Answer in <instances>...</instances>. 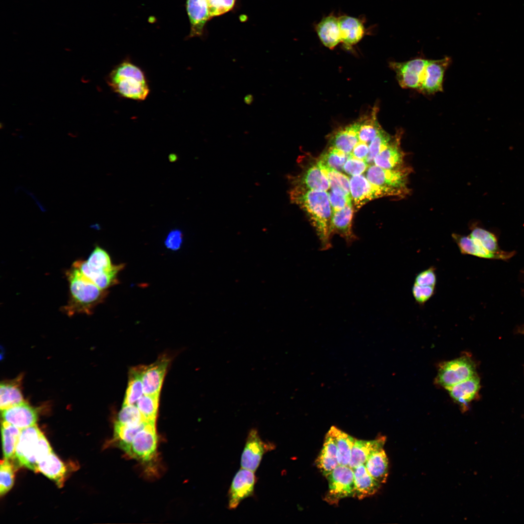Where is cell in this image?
Returning <instances> with one entry per match:
<instances>
[{"mask_svg":"<svg viewBox=\"0 0 524 524\" xmlns=\"http://www.w3.org/2000/svg\"><path fill=\"white\" fill-rule=\"evenodd\" d=\"M328 432L335 441L339 465L348 466L356 439L335 426H332Z\"/></svg>","mask_w":524,"mask_h":524,"instance_id":"cell-31","label":"cell"},{"mask_svg":"<svg viewBox=\"0 0 524 524\" xmlns=\"http://www.w3.org/2000/svg\"><path fill=\"white\" fill-rule=\"evenodd\" d=\"M169 362L168 357L163 356L151 364L143 366L141 377L144 394H160Z\"/></svg>","mask_w":524,"mask_h":524,"instance_id":"cell-15","label":"cell"},{"mask_svg":"<svg viewBox=\"0 0 524 524\" xmlns=\"http://www.w3.org/2000/svg\"><path fill=\"white\" fill-rule=\"evenodd\" d=\"M450 62L451 59L448 57L428 60L419 91L427 95L442 92L444 74Z\"/></svg>","mask_w":524,"mask_h":524,"instance_id":"cell-14","label":"cell"},{"mask_svg":"<svg viewBox=\"0 0 524 524\" xmlns=\"http://www.w3.org/2000/svg\"><path fill=\"white\" fill-rule=\"evenodd\" d=\"M256 482L254 472L241 468L234 475L229 490V508H236L243 500L252 496Z\"/></svg>","mask_w":524,"mask_h":524,"instance_id":"cell-13","label":"cell"},{"mask_svg":"<svg viewBox=\"0 0 524 524\" xmlns=\"http://www.w3.org/2000/svg\"><path fill=\"white\" fill-rule=\"evenodd\" d=\"M317 35L324 45L332 49L341 42L338 18L329 15L323 18L316 26Z\"/></svg>","mask_w":524,"mask_h":524,"instance_id":"cell-25","label":"cell"},{"mask_svg":"<svg viewBox=\"0 0 524 524\" xmlns=\"http://www.w3.org/2000/svg\"><path fill=\"white\" fill-rule=\"evenodd\" d=\"M295 185L314 191L327 192L330 188L329 182L317 164L310 166L303 175L294 181Z\"/></svg>","mask_w":524,"mask_h":524,"instance_id":"cell-30","label":"cell"},{"mask_svg":"<svg viewBox=\"0 0 524 524\" xmlns=\"http://www.w3.org/2000/svg\"><path fill=\"white\" fill-rule=\"evenodd\" d=\"M244 449L241 458V468L255 472L264 454L274 450L275 444L263 441L256 428H252L248 433Z\"/></svg>","mask_w":524,"mask_h":524,"instance_id":"cell-10","label":"cell"},{"mask_svg":"<svg viewBox=\"0 0 524 524\" xmlns=\"http://www.w3.org/2000/svg\"><path fill=\"white\" fill-rule=\"evenodd\" d=\"M349 181L350 194L356 210L373 199L392 196L388 190L372 184L363 175L352 176Z\"/></svg>","mask_w":524,"mask_h":524,"instance_id":"cell-12","label":"cell"},{"mask_svg":"<svg viewBox=\"0 0 524 524\" xmlns=\"http://www.w3.org/2000/svg\"><path fill=\"white\" fill-rule=\"evenodd\" d=\"M35 472L42 473L49 479L54 480L58 486L61 488L65 482L66 468L64 463L52 451L37 464Z\"/></svg>","mask_w":524,"mask_h":524,"instance_id":"cell-27","label":"cell"},{"mask_svg":"<svg viewBox=\"0 0 524 524\" xmlns=\"http://www.w3.org/2000/svg\"><path fill=\"white\" fill-rule=\"evenodd\" d=\"M377 108L374 109L369 116L359 121L360 141L369 145L382 129L377 120Z\"/></svg>","mask_w":524,"mask_h":524,"instance_id":"cell-36","label":"cell"},{"mask_svg":"<svg viewBox=\"0 0 524 524\" xmlns=\"http://www.w3.org/2000/svg\"><path fill=\"white\" fill-rule=\"evenodd\" d=\"M402 131L400 130L393 137L388 146L374 159L375 165L380 167L392 169L404 166V152L400 147Z\"/></svg>","mask_w":524,"mask_h":524,"instance_id":"cell-17","label":"cell"},{"mask_svg":"<svg viewBox=\"0 0 524 524\" xmlns=\"http://www.w3.org/2000/svg\"><path fill=\"white\" fill-rule=\"evenodd\" d=\"M325 476L328 488L324 500L328 503L337 505L344 498L354 497V472L349 466L339 465Z\"/></svg>","mask_w":524,"mask_h":524,"instance_id":"cell-7","label":"cell"},{"mask_svg":"<svg viewBox=\"0 0 524 524\" xmlns=\"http://www.w3.org/2000/svg\"><path fill=\"white\" fill-rule=\"evenodd\" d=\"M52 451L46 438L35 424L21 429L15 458L20 465L35 472L37 464Z\"/></svg>","mask_w":524,"mask_h":524,"instance_id":"cell-5","label":"cell"},{"mask_svg":"<svg viewBox=\"0 0 524 524\" xmlns=\"http://www.w3.org/2000/svg\"><path fill=\"white\" fill-rule=\"evenodd\" d=\"M470 236L477 240L484 248L491 252L502 253L504 251L499 248L495 235L484 229L475 228Z\"/></svg>","mask_w":524,"mask_h":524,"instance_id":"cell-41","label":"cell"},{"mask_svg":"<svg viewBox=\"0 0 524 524\" xmlns=\"http://www.w3.org/2000/svg\"><path fill=\"white\" fill-rule=\"evenodd\" d=\"M183 241V236L181 231L179 229H173L167 235L164 241V244L167 248L172 250H177L181 246Z\"/></svg>","mask_w":524,"mask_h":524,"instance_id":"cell-49","label":"cell"},{"mask_svg":"<svg viewBox=\"0 0 524 524\" xmlns=\"http://www.w3.org/2000/svg\"><path fill=\"white\" fill-rule=\"evenodd\" d=\"M73 264L102 290H107L119 283L117 275L124 267V264H112L108 253L98 246L87 260H78Z\"/></svg>","mask_w":524,"mask_h":524,"instance_id":"cell-4","label":"cell"},{"mask_svg":"<svg viewBox=\"0 0 524 524\" xmlns=\"http://www.w3.org/2000/svg\"><path fill=\"white\" fill-rule=\"evenodd\" d=\"M148 421L136 425H127L115 422L114 426V440L117 442L119 448L125 452L137 433L142 429Z\"/></svg>","mask_w":524,"mask_h":524,"instance_id":"cell-35","label":"cell"},{"mask_svg":"<svg viewBox=\"0 0 524 524\" xmlns=\"http://www.w3.org/2000/svg\"><path fill=\"white\" fill-rule=\"evenodd\" d=\"M475 375L471 359L464 356L442 363L439 367L436 383L447 389Z\"/></svg>","mask_w":524,"mask_h":524,"instance_id":"cell-8","label":"cell"},{"mask_svg":"<svg viewBox=\"0 0 524 524\" xmlns=\"http://www.w3.org/2000/svg\"><path fill=\"white\" fill-rule=\"evenodd\" d=\"M452 237L463 254H469L485 259L502 260H508L515 254V252L512 251L491 252L484 248L477 240L471 238L470 236H465L454 233Z\"/></svg>","mask_w":524,"mask_h":524,"instance_id":"cell-16","label":"cell"},{"mask_svg":"<svg viewBox=\"0 0 524 524\" xmlns=\"http://www.w3.org/2000/svg\"><path fill=\"white\" fill-rule=\"evenodd\" d=\"M1 411L3 420L22 429L36 424L37 412L28 404H20Z\"/></svg>","mask_w":524,"mask_h":524,"instance_id":"cell-18","label":"cell"},{"mask_svg":"<svg viewBox=\"0 0 524 524\" xmlns=\"http://www.w3.org/2000/svg\"><path fill=\"white\" fill-rule=\"evenodd\" d=\"M155 423H147L137 433L125 454L131 458L143 461H149L153 458L158 442Z\"/></svg>","mask_w":524,"mask_h":524,"instance_id":"cell-9","label":"cell"},{"mask_svg":"<svg viewBox=\"0 0 524 524\" xmlns=\"http://www.w3.org/2000/svg\"><path fill=\"white\" fill-rule=\"evenodd\" d=\"M370 475L378 483H385L388 475V460L383 447L374 452L364 464Z\"/></svg>","mask_w":524,"mask_h":524,"instance_id":"cell-29","label":"cell"},{"mask_svg":"<svg viewBox=\"0 0 524 524\" xmlns=\"http://www.w3.org/2000/svg\"><path fill=\"white\" fill-rule=\"evenodd\" d=\"M159 395L144 394L136 402L137 407L147 421L156 422Z\"/></svg>","mask_w":524,"mask_h":524,"instance_id":"cell-38","label":"cell"},{"mask_svg":"<svg viewBox=\"0 0 524 524\" xmlns=\"http://www.w3.org/2000/svg\"><path fill=\"white\" fill-rule=\"evenodd\" d=\"M385 441L384 437L369 441L356 439L348 466L353 469L364 464L374 452L384 446Z\"/></svg>","mask_w":524,"mask_h":524,"instance_id":"cell-28","label":"cell"},{"mask_svg":"<svg viewBox=\"0 0 524 524\" xmlns=\"http://www.w3.org/2000/svg\"><path fill=\"white\" fill-rule=\"evenodd\" d=\"M235 0H207L211 17L218 16L230 11Z\"/></svg>","mask_w":524,"mask_h":524,"instance_id":"cell-45","label":"cell"},{"mask_svg":"<svg viewBox=\"0 0 524 524\" xmlns=\"http://www.w3.org/2000/svg\"><path fill=\"white\" fill-rule=\"evenodd\" d=\"M352 202L338 211L332 212L330 225V234L337 233L343 237L348 245L356 239L352 231L353 215Z\"/></svg>","mask_w":524,"mask_h":524,"instance_id":"cell-19","label":"cell"},{"mask_svg":"<svg viewBox=\"0 0 524 524\" xmlns=\"http://www.w3.org/2000/svg\"><path fill=\"white\" fill-rule=\"evenodd\" d=\"M436 280L435 269L430 267L417 275L414 283L421 286L435 287Z\"/></svg>","mask_w":524,"mask_h":524,"instance_id":"cell-47","label":"cell"},{"mask_svg":"<svg viewBox=\"0 0 524 524\" xmlns=\"http://www.w3.org/2000/svg\"><path fill=\"white\" fill-rule=\"evenodd\" d=\"M107 82L111 89L120 97L133 100H144L150 91L144 71L128 59L114 67Z\"/></svg>","mask_w":524,"mask_h":524,"instance_id":"cell-3","label":"cell"},{"mask_svg":"<svg viewBox=\"0 0 524 524\" xmlns=\"http://www.w3.org/2000/svg\"><path fill=\"white\" fill-rule=\"evenodd\" d=\"M393 137L382 129L380 131L369 144V152L365 161L369 165L374 163L375 158L388 146Z\"/></svg>","mask_w":524,"mask_h":524,"instance_id":"cell-40","label":"cell"},{"mask_svg":"<svg viewBox=\"0 0 524 524\" xmlns=\"http://www.w3.org/2000/svg\"><path fill=\"white\" fill-rule=\"evenodd\" d=\"M146 421L137 406L123 405L116 422L122 425H136Z\"/></svg>","mask_w":524,"mask_h":524,"instance_id":"cell-42","label":"cell"},{"mask_svg":"<svg viewBox=\"0 0 524 524\" xmlns=\"http://www.w3.org/2000/svg\"><path fill=\"white\" fill-rule=\"evenodd\" d=\"M143 366L132 368L129 372V382L123 405H134L144 393L142 381Z\"/></svg>","mask_w":524,"mask_h":524,"instance_id":"cell-33","label":"cell"},{"mask_svg":"<svg viewBox=\"0 0 524 524\" xmlns=\"http://www.w3.org/2000/svg\"><path fill=\"white\" fill-rule=\"evenodd\" d=\"M410 170L407 167L388 169L370 164L365 177L372 184L385 188L392 196H403L408 194V177Z\"/></svg>","mask_w":524,"mask_h":524,"instance_id":"cell-6","label":"cell"},{"mask_svg":"<svg viewBox=\"0 0 524 524\" xmlns=\"http://www.w3.org/2000/svg\"><path fill=\"white\" fill-rule=\"evenodd\" d=\"M369 152V145L359 141L354 147L351 154L357 159L365 161Z\"/></svg>","mask_w":524,"mask_h":524,"instance_id":"cell-50","label":"cell"},{"mask_svg":"<svg viewBox=\"0 0 524 524\" xmlns=\"http://www.w3.org/2000/svg\"><path fill=\"white\" fill-rule=\"evenodd\" d=\"M168 159H169V160L170 161V162H175V161H176L177 160V156L175 154H171L169 155V156L168 157Z\"/></svg>","mask_w":524,"mask_h":524,"instance_id":"cell-52","label":"cell"},{"mask_svg":"<svg viewBox=\"0 0 524 524\" xmlns=\"http://www.w3.org/2000/svg\"><path fill=\"white\" fill-rule=\"evenodd\" d=\"M317 164L328 179L331 191L351 196L350 181L346 175L328 166L319 160Z\"/></svg>","mask_w":524,"mask_h":524,"instance_id":"cell-32","label":"cell"},{"mask_svg":"<svg viewBox=\"0 0 524 524\" xmlns=\"http://www.w3.org/2000/svg\"><path fill=\"white\" fill-rule=\"evenodd\" d=\"M186 8L191 24L190 36L201 35L204 25L211 18L207 0H187Z\"/></svg>","mask_w":524,"mask_h":524,"instance_id":"cell-20","label":"cell"},{"mask_svg":"<svg viewBox=\"0 0 524 524\" xmlns=\"http://www.w3.org/2000/svg\"><path fill=\"white\" fill-rule=\"evenodd\" d=\"M341 42L346 47L358 43L365 34V27L360 20L344 15L338 17Z\"/></svg>","mask_w":524,"mask_h":524,"instance_id":"cell-22","label":"cell"},{"mask_svg":"<svg viewBox=\"0 0 524 524\" xmlns=\"http://www.w3.org/2000/svg\"><path fill=\"white\" fill-rule=\"evenodd\" d=\"M290 197L308 216L319 239L321 250L329 249L332 210L328 193L295 185L290 192Z\"/></svg>","mask_w":524,"mask_h":524,"instance_id":"cell-1","label":"cell"},{"mask_svg":"<svg viewBox=\"0 0 524 524\" xmlns=\"http://www.w3.org/2000/svg\"><path fill=\"white\" fill-rule=\"evenodd\" d=\"M21 429L4 421L1 423L2 450L4 458H14L16 444Z\"/></svg>","mask_w":524,"mask_h":524,"instance_id":"cell-34","label":"cell"},{"mask_svg":"<svg viewBox=\"0 0 524 524\" xmlns=\"http://www.w3.org/2000/svg\"><path fill=\"white\" fill-rule=\"evenodd\" d=\"M69 284V298L62 311L69 316L76 313L91 314L95 307L104 301L107 290L97 286L72 264L66 273Z\"/></svg>","mask_w":524,"mask_h":524,"instance_id":"cell-2","label":"cell"},{"mask_svg":"<svg viewBox=\"0 0 524 524\" xmlns=\"http://www.w3.org/2000/svg\"><path fill=\"white\" fill-rule=\"evenodd\" d=\"M359 121L338 130L330 140L331 147L339 149L346 154H350L360 141Z\"/></svg>","mask_w":524,"mask_h":524,"instance_id":"cell-26","label":"cell"},{"mask_svg":"<svg viewBox=\"0 0 524 524\" xmlns=\"http://www.w3.org/2000/svg\"><path fill=\"white\" fill-rule=\"evenodd\" d=\"M369 166L365 161L357 159L351 154L344 164L343 170L348 175L357 176L361 175Z\"/></svg>","mask_w":524,"mask_h":524,"instance_id":"cell-44","label":"cell"},{"mask_svg":"<svg viewBox=\"0 0 524 524\" xmlns=\"http://www.w3.org/2000/svg\"><path fill=\"white\" fill-rule=\"evenodd\" d=\"M328 194L332 212L340 211L352 202L351 196L332 191Z\"/></svg>","mask_w":524,"mask_h":524,"instance_id":"cell-48","label":"cell"},{"mask_svg":"<svg viewBox=\"0 0 524 524\" xmlns=\"http://www.w3.org/2000/svg\"><path fill=\"white\" fill-rule=\"evenodd\" d=\"M254 99L253 96L251 94H248L244 97V101L246 104L250 105L253 103Z\"/></svg>","mask_w":524,"mask_h":524,"instance_id":"cell-51","label":"cell"},{"mask_svg":"<svg viewBox=\"0 0 524 524\" xmlns=\"http://www.w3.org/2000/svg\"><path fill=\"white\" fill-rule=\"evenodd\" d=\"M352 469L355 484L354 497L362 500L375 494L378 491L381 484L370 475L364 464Z\"/></svg>","mask_w":524,"mask_h":524,"instance_id":"cell-23","label":"cell"},{"mask_svg":"<svg viewBox=\"0 0 524 524\" xmlns=\"http://www.w3.org/2000/svg\"><path fill=\"white\" fill-rule=\"evenodd\" d=\"M315 464L325 476L339 465L335 441L328 432L325 436L322 448L315 460Z\"/></svg>","mask_w":524,"mask_h":524,"instance_id":"cell-24","label":"cell"},{"mask_svg":"<svg viewBox=\"0 0 524 524\" xmlns=\"http://www.w3.org/2000/svg\"><path fill=\"white\" fill-rule=\"evenodd\" d=\"M480 387L479 379L474 375L470 378L446 389L454 401L464 410L476 396Z\"/></svg>","mask_w":524,"mask_h":524,"instance_id":"cell-21","label":"cell"},{"mask_svg":"<svg viewBox=\"0 0 524 524\" xmlns=\"http://www.w3.org/2000/svg\"><path fill=\"white\" fill-rule=\"evenodd\" d=\"M351 154L330 147L322 154L319 161L328 166L341 172L344 170V164Z\"/></svg>","mask_w":524,"mask_h":524,"instance_id":"cell-39","label":"cell"},{"mask_svg":"<svg viewBox=\"0 0 524 524\" xmlns=\"http://www.w3.org/2000/svg\"><path fill=\"white\" fill-rule=\"evenodd\" d=\"M412 292L416 302L423 305L434 294L435 287L421 286L414 283Z\"/></svg>","mask_w":524,"mask_h":524,"instance_id":"cell-46","label":"cell"},{"mask_svg":"<svg viewBox=\"0 0 524 524\" xmlns=\"http://www.w3.org/2000/svg\"><path fill=\"white\" fill-rule=\"evenodd\" d=\"M24 402L20 388L13 383H3L0 385V409L1 410Z\"/></svg>","mask_w":524,"mask_h":524,"instance_id":"cell-37","label":"cell"},{"mask_svg":"<svg viewBox=\"0 0 524 524\" xmlns=\"http://www.w3.org/2000/svg\"><path fill=\"white\" fill-rule=\"evenodd\" d=\"M0 494L1 496L11 489L14 482L13 467L7 458H5L0 461Z\"/></svg>","mask_w":524,"mask_h":524,"instance_id":"cell-43","label":"cell"},{"mask_svg":"<svg viewBox=\"0 0 524 524\" xmlns=\"http://www.w3.org/2000/svg\"><path fill=\"white\" fill-rule=\"evenodd\" d=\"M428 60L421 58L404 62H391L390 66L395 72L400 86L403 88L419 91Z\"/></svg>","mask_w":524,"mask_h":524,"instance_id":"cell-11","label":"cell"}]
</instances>
